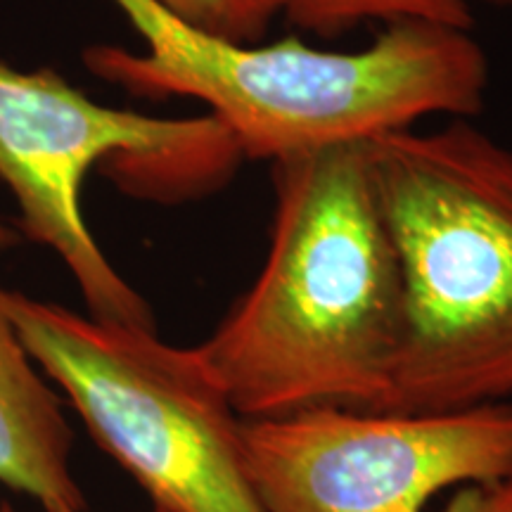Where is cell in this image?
Masks as SVG:
<instances>
[{
	"mask_svg": "<svg viewBox=\"0 0 512 512\" xmlns=\"http://www.w3.org/2000/svg\"><path fill=\"white\" fill-rule=\"evenodd\" d=\"M188 27L230 43L266 41L285 0H155Z\"/></svg>",
	"mask_w": 512,
	"mask_h": 512,
	"instance_id": "cell-9",
	"label": "cell"
},
{
	"mask_svg": "<svg viewBox=\"0 0 512 512\" xmlns=\"http://www.w3.org/2000/svg\"><path fill=\"white\" fill-rule=\"evenodd\" d=\"M441 512H512V475L451 491Z\"/></svg>",
	"mask_w": 512,
	"mask_h": 512,
	"instance_id": "cell-10",
	"label": "cell"
},
{
	"mask_svg": "<svg viewBox=\"0 0 512 512\" xmlns=\"http://www.w3.org/2000/svg\"><path fill=\"white\" fill-rule=\"evenodd\" d=\"M150 512H162V510H155V508H152V510H150Z\"/></svg>",
	"mask_w": 512,
	"mask_h": 512,
	"instance_id": "cell-13",
	"label": "cell"
},
{
	"mask_svg": "<svg viewBox=\"0 0 512 512\" xmlns=\"http://www.w3.org/2000/svg\"><path fill=\"white\" fill-rule=\"evenodd\" d=\"M0 512H17V510L12 508V503L8 501V498H0Z\"/></svg>",
	"mask_w": 512,
	"mask_h": 512,
	"instance_id": "cell-12",
	"label": "cell"
},
{
	"mask_svg": "<svg viewBox=\"0 0 512 512\" xmlns=\"http://www.w3.org/2000/svg\"><path fill=\"white\" fill-rule=\"evenodd\" d=\"M403 280V335L380 411L512 401V147L467 119L368 140Z\"/></svg>",
	"mask_w": 512,
	"mask_h": 512,
	"instance_id": "cell-3",
	"label": "cell"
},
{
	"mask_svg": "<svg viewBox=\"0 0 512 512\" xmlns=\"http://www.w3.org/2000/svg\"><path fill=\"white\" fill-rule=\"evenodd\" d=\"M512 15V0H484ZM283 17L294 29L337 38L368 22H422L470 31L472 0H285Z\"/></svg>",
	"mask_w": 512,
	"mask_h": 512,
	"instance_id": "cell-8",
	"label": "cell"
},
{
	"mask_svg": "<svg viewBox=\"0 0 512 512\" xmlns=\"http://www.w3.org/2000/svg\"><path fill=\"white\" fill-rule=\"evenodd\" d=\"M72 448L62 396L24 347L0 287V486L43 512H86Z\"/></svg>",
	"mask_w": 512,
	"mask_h": 512,
	"instance_id": "cell-7",
	"label": "cell"
},
{
	"mask_svg": "<svg viewBox=\"0 0 512 512\" xmlns=\"http://www.w3.org/2000/svg\"><path fill=\"white\" fill-rule=\"evenodd\" d=\"M145 50L91 46L98 79L147 100L192 98L233 133L247 159L366 143L437 114L477 117L489 60L470 31L389 24L361 50H323L287 36L230 43L188 27L155 0H112Z\"/></svg>",
	"mask_w": 512,
	"mask_h": 512,
	"instance_id": "cell-2",
	"label": "cell"
},
{
	"mask_svg": "<svg viewBox=\"0 0 512 512\" xmlns=\"http://www.w3.org/2000/svg\"><path fill=\"white\" fill-rule=\"evenodd\" d=\"M264 512H425L512 475V401L446 413L320 406L245 420Z\"/></svg>",
	"mask_w": 512,
	"mask_h": 512,
	"instance_id": "cell-6",
	"label": "cell"
},
{
	"mask_svg": "<svg viewBox=\"0 0 512 512\" xmlns=\"http://www.w3.org/2000/svg\"><path fill=\"white\" fill-rule=\"evenodd\" d=\"M24 347L91 439L162 512H264L245 420L200 347L5 290Z\"/></svg>",
	"mask_w": 512,
	"mask_h": 512,
	"instance_id": "cell-5",
	"label": "cell"
},
{
	"mask_svg": "<svg viewBox=\"0 0 512 512\" xmlns=\"http://www.w3.org/2000/svg\"><path fill=\"white\" fill-rule=\"evenodd\" d=\"M366 143L273 162L264 266L197 344L242 420L320 406L380 411L387 399L403 280Z\"/></svg>",
	"mask_w": 512,
	"mask_h": 512,
	"instance_id": "cell-1",
	"label": "cell"
},
{
	"mask_svg": "<svg viewBox=\"0 0 512 512\" xmlns=\"http://www.w3.org/2000/svg\"><path fill=\"white\" fill-rule=\"evenodd\" d=\"M17 240H19L17 230H15V228H10L8 223L0 221V252H5V249L15 247V245H17Z\"/></svg>",
	"mask_w": 512,
	"mask_h": 512,
	"instance_id": "cell-11",
	"label": "cell"
},
{
	"mask_svg": "<svg viewBox=\"0 0 512 512\" xmlns=\"http://www.w3.org/2000/svg\"><path fill=\"white\" fill-rule=\"evenodd\" d=\"M242 159L214 114L147 117L100 105L50 69L0 62V181L15 197L19 230L72 273L88 316L157 328L145 297L121 275L83 216V181L95 166L121 190L178 204L219 190Z\"/></svg>",
	"mask_w": 512,
	"mask_h": 512,
	"instance_id": "cell-4",
	"label": "cell"
}]
</instances>
